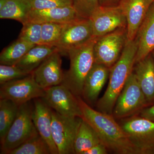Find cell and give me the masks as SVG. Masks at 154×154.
<instances>
[{
    "label": "cell",
    "mask_w": 154,
    "mask_h": 154,
    "mask_svg": "<svg viewBox=\"0 0 154 154\" xmlns=\"http://www.w3.org/2000/svg\"><path fill=\"white\" fill-rule=\"evenodd\" d=\"M77 97L82 113V118L94 128L108 150L118 154H139L113 115L94 110L82 97Z\"/></svg>",
    "instance_id": "1"
},
{
    "label": "cell",
    "mask_w": 154,
    "mask_h": 154,
    "mask_svg": "<svg viewBox=\"0 0 154 154\" xmlns=\"http://www.w3.org/2000/svg\"><path fill=\"white\" fill-rule=\"evenodd\" d=\"M137 49L135 39L127 40L120 57L110 69L107 89L96 103L98 111L113 115L117 98L133 72Z\"/></svg>",
    "instance_id": "2"
},
{
    "label": "cell",
    "mask_w": 154,
    "mask_h": 154,
    "mask_svg": "<svg viewBox=\"0 0 154 154\" xmlns=\"http://www.w3.org/2000/svg\"><path fill=\"white\" fill-rule=\"evenodd\" d=\"M98 38L94 36L66 53L69 57L70 67L64 73L61 85L69 89L77 97H82L86 76L95 63L94 48Z\"/></svg>",
    "instance_id": "3"
},
{
    "label": "cell",
    "mask_w": 154,
    "mask_h": 154,
    "mask_svg": "<svg viewBox=\"0 0 154 154\" xmlns=\"http://www.w3.org/2000/svg\"><path fill=\"white\" fill-rule=\"evenodd\" d=\"M30 102L19 106L17 117L1 143V154H8L38 133L32 118Z\"/></svg>",
    "instance_id": "4"
},
{
    "label": "cell",
    "mask_w": 154,
    "mask_h": 154,
    "mask_svg": "<svg viewBox=\"0 0 154 154\" xmlns=\"http://www.w3.org/2000/svg\"><path fill=\"white\" fill-rule=\"evenodd\" d=\"M149 105L133 71L116 100L113 110V117L118 119L131 117Z\"/></svg>",
    "instance_id": "5"
},
{
    "label": "cell",
    "mask_w": 154,
    "mask_h": 154,
    "mask_svg": "<svg viewBox=\"0 0 154 154\" xmlns=\"http://www.w3.org/2000/svg\"><path fill=\"white\" fill-rule=\"evenodd\" d=\"M127 40V28H118L98 37L94 48L95 63L111 68L120 57Z\"/></svg>",
    "instance_id": "6"
},
{
    "label": "cell",
    "mask_w": 154,
    "mask_h": 154,
    "mask_svg": "<svg viewBox=\"0 0 154 154\" xmlns=\"http://www.w3.org/2000/svg\"><path fill=\"white\" fill-rule=\"evenodd\" d=\"M120 125L139 154H154V122L134 115Z\"/></svg>",
    "instance_id": "7"
},
{
    "label": "cell",
    "mask_w": 154,
    "mask_h": 154,
    "mask_svg": "<svg viewBox=\"0 0 154 154\" xmlns=\"http://www.w3.org/2000/svg\"><path fill=\"white\" fill-rule=\"evenodd\" d=\"M0 85V99H9L19 106L45 95V90L36 83L32 73Z\"/></svg>",
    "instance_id": "8"
},
{
    "label": "cell",
    "mask_w": 154,
    "mask_h": 154,
    "mask_svg": "<svg viewBox=\"0 0 154 154\" xmlns=\"http://www.w3.org/2000/svg\"><path fill=\"white\" fill-rule=\"evenodd\" d=\"M81 118H71L52 111L51 134L58 154H75L74 144Z\"/></svg>",
    "instance_id": "9"
},
{
    "label": "cell",
    "mask_w": 154,
    "mask_h": 154,
    "mask_svg": "<svg viewBox=\"0 0 154 154\" xmlns=\"http://www.w3.org/2000/svg\"><path fill=\"white\" fill-rule=\"evenodd\" d=\"M42 99L51 109L61 115L71 118L82 117L78 97L63 85L45 89V95Z\"/></svg>",
    "instance_id": "10"
},
{
    "label": "cell",
    "mask_w": 154,
    "mask_h": 154,
    "mask_svg": "<svg viewBox=\"0 0 154 154\" xmlns=\"http://www.w3.org/2000/svg\"><path fill=\"white\" fill-rule=\"evenodd\" d=\"M89 19L95 37H100L118 28H127L126 18L119 5L100 6Z\"/></svg>",
    "instance_id": "11"
},
{
    "label": "cell",
    "mask_w": 154,
    "mask_h": 154,
    "mask_svg": "<svg viewBox=\"0 0 154 154\" xmlns=\"http://www.w3.org/2000/svg\"><path fill=\"white\" fill-rule=\"evenodd\" d=\"M90 19L79 18L67 24L59 41L54 45L61 54L85 43L94 37Z\"/></svg>",
    "instance_id": "12"
},
{
    "label": "cell",
    "mask_w": 154,
    "mask_h": 154,
    "mask_svg": "<svg viewBox=\"0 0 154 154\" xmlns=\"http://www.w3.org/2000/svg\"><path fill=\"white\" fill-rule=\"evenodd\" d=\"M61 54L57 51L36 68L32 73L36 83L45 89L61 85L64 73L61 68Z\"/></svg>",
    "instance_id": "13"
},
{
    "label": "cell",
    "mask_w": 154,
    "mask_h": 154,
    "mask_svg": "<svg viewBox=\"0 0 154 154\" xmlns=\"http://www.w3.org/2000/svg\"><path fill=\"white\" fill-rule=\"evenodd\" d=\"M154 0H121L119 6L126 18L128 40L135 39Z\"/></svg>",
    "instance_id": "14"
},
{
    "label": "cell",
    "mask_w": 154,
    "mask_h": 154,
    "mask_svg": "<svg viewBox=\"0 0 154 154\" xmlns=\"http://www.w3.org/2000/svg\"><path fill=\"white\" fill-rule=\"evenodd\" d=\"M52 111L42 98L34 99L32 112L33 123L38 134L49 146L51 154H58L51 134Z\"/></svg>",
    "instance_id": "15"
},
{
    "label": "cell",
    "mask_w": 154,
    "mask_h": 154,
    "mask_svg": "<svg viewBox=\"0 0 154 154\" xmlns=\"http://www.w3.org/2000/svg\"><path fill=\"white\" fill-rule=\"evenodd\" d=\"M110 69L94 63L85 80L82 95L83 100L90 105L97 103L98 97L107 82Z\"/></svg>",
    "instance_id": "16"
},
{
    "label": "cell",
    "mask_w": 154,
    "mask_h": 154,
    "mask_svg": "<svg viewBox=\"0 0 154 154\" xmlns=\"http://www.w3.org/2000/svg\"><path fill=\"white\" fill-rule=\"evenodd\" d=\"M135 39L137 45L135 64L146 57L154 50V1L141 24Z\"/></svg>",
    "instance_id": "17"
},
{
    "label": "cell",
    "mask_w": 154,
    "mask_h": 154,
    "mask_svg": "<svg viewBox=\"0 0 154 154\" xmlns=\"http://www.w3.org/2000/svg\"><path fill=\"white\" fill-rule=\"evenodd\" d=\"M79 18L72 6H68L41 10L32 9L26 22L41 24L48 22L67 23Z\"/></svg>",
    "instance_id": "18"
},
{
    "label": "cell",
    "mask_w": 154,
    "mask_h": 154,
    "mask_svg": "<svg viewBox=\"0 0 154 154\" xmlns=\"http://www.w3.org/2000/svg\"><path fill=\"white\" fill-rule=\"evenodd\" d=\"M133 71L149 105L154 101V59L151 53L135 64Z\"/></svg>",
    "instance_id": "19"
},
{
    "label": "cell",
    "mask_w": 154,
    "mask_h": 154,
    "mask_svg": "<svg viewBox=\"0 0 154 154\" xmlns=\"http://www.w3.org/2000/svg\"><path fill=\"white\" fill-rule=\"evenodd\" d=\"M57 51L55 46L46 45H34L16 65L22 70L30 74L50 55Z\"/></svg>",
    "instance_id": "20"
},
{
    "label": "cell",
    "mask_w": 154,
    "mask_h": 154,
    "mask_svg": "<svg viewBox=\"0 0 154 154\" xmlns=\"http://www.w3.org/2000/svg\"><path fill=\"white\" fill-rule=\"evenodd\" d=\"M99 136L94 128L81 118L75 137V154H83L94 146L101 143Z\"/></svg>",
    "instance_id": "21"
},
{
    "label": "cell",
    "mask_w": 154,
    "mask_h": 154,
    "mask_svg": "<svg viewBox=\"0 0 154 154\" xmlns=\"http://www.w3.org/2000/svg\"><path fill=\"white\" fill-rule=\"evenodd\" d=\"M32 9L29 0H6L0 9V18L17 20L23 24Z\"/></svg>",
    "instance_id": "22"
},
{
    "label": "cell",
    "mask_w": 154,
    "mask_h": 154,
    "mask_svg": "<svg viewBox=\"0 0 154 154\" xmlns=\"http://www.w3.org/2000/svg\"><path fill=\"white\" fill-rule=\"evenodd\" d=\"M34 45L18 38L3 50L0 54V63L7 65H16Z\"/></svg>",
    "instance_id": "23"
},
{
    "label": "cell",
    "mask_w": 154,
    "mask_h": 154,
    "mask_svg": "<svg viewBox=\"0 0 154 154\" xmlns=\"http://www.w3.org/2000/svg\"><path fill=\"white\" fill-rule=\"evenodd\" d=\"M19 106L9 99L0 100V141L2 142L17 117Z\"/></svg>",
    "instance_id": "24"
},
{
    "label": "cell",
    "mask_w": 154,
    "mask_h": 154,
    "mask_svg": "<svg viewBox=\"0 0 154 154\" xmlns=\"http://www.w3.org/2000/svg\"><path fill=\"white\" fill-rule=\"evenodd\" d=\"M8 154H51V152L47 143L38 134Z\"/></svg>",
    "instance_id": "25"
},
{
    "label": "cell",
    "mask_w": 154,
    "mask_h": 154,
    "mask_svg": "<svg viewBox=\"0 0 154 154\" xmlns=\"http://www.w3.org/2000/svg\"><path fill=\"white\" fill-rule=\"evenodd\" d=\"M68 23L48 22L42 24L40 44L54 46L60 38Z\"/></svg>",
    "instance_id": "26"
},
{
    "label": "cell",
    "mask_w": 154,
    "mask_h": 154,
    "mask_svg": "<svg viewBox=\"0 0 154 154\" xmlns=\"http://www.w3.org/2000/svg\"><path fill=\"white\" fill-rule=\"evenodd\" d=\"M22 25L23 27L18 38L33 45L40 44L42 24L28 22Z\"/></svg>",
    "instance_id": "27"
},
{
    "label": "cell",
    "mask_w": 154,
    "mask_h": 154,
    "mask_svg": "<svg viewBox=\"0 0 154 154\" xmlns=\"http://www.w3.org/2000/svg\"><path fill=\"white\" fill-rule=\"evenodd\" d=\"M72 6L79 17L89 19L100 6L99 0H71Z\"/></svg>",
    "instance_id": "28"
},
{
    "label": "cell",
    "mask_w": 154,
    "mask_h": 154,
    "mask_svg": "<svg viewBox=\"0 0 154 154\" xmlns=\"http://www.w3.org/2000/svg\"><path fill=\"white\" fill-rule=\"evenodd\" d=\"M30 74L22 70L16 65L1 64L0 65V85L12 81L24 78Z\"/></svg>",
    "instance_id": "29"
},
{
    "label": "cell",
    "mask_w": 154,
    "mask_h": 154,
    "mask_svg": "<svg viewBox=\"0 0 154 154\" xmlns=\"http://www.w3.org/2000/svg\"><path fill=\"white\" fill-rule=\"evenodd\" d=\"M29 1L33 10L72 6L71 0H29Z\"/></svg>",
    "instance_id": "30"
},
{
    "label": "cell",
    "mask_w": 154,
    "mask_h": 154,
    "mask_svg": "<svg viewBox=\"0 0 154 154\" xmlns=\"http://www.w3.org/2000/svg\"><path fill=\"white\" fill-rule=\"evenodd\" d=\"M108 150L106 146L101 143L84 152L83 154H107Z\"/></svg>",
    "instance_id": "31"
},
{
    "label": "cell",
    "mask_w": 154,
    "mask_h": 154,
    "mask_svg": "<svg viewBox=\"0 0 154 154\" xmlns=\"http://www.w3.org/2000/svg\"><path fill=\"white\" fill-rule=\"evenodd\" d=\"M140 116L154 122V105L144 108L140 111Z\"/></svg>",
    "instance_id": "32"
},
{
    "label": "cell",
    "mask_w": 154,
    "mask_h": 154,
    "mask_svg": "<svg viewBox=\"0 0 154 154\" xmlns=\"http://www.w3.org/2000/svg\"><path fill=\"white\" fill-rule=\"evenodd\" d=\"M100 6L105 7H113L119 5L121 0H99Z\"/></svg>",
    "instance_id": "33"
},
{
    "label": "cell",
    "mask_w": 154,
    "mask_h": 154,
    "mask_svg": "<svg viewBox=\"0 0 154 154\" xmlns=\"http://www.w3.org/2000/svg\"><path fill=\"white\" fill-rule=\"evenodd\" d=\"M151 54L152 56L153 57L154 59V50L153 51H152L151 53Z\"/></svg>",
    "instance_id": "34"
}]
</instances>
